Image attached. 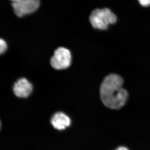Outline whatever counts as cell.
Listing matches in <instances>:
<instances>
[{
    "instance_id": "1",
    "label": "cell",
    "mask_w": 150,
    "mask_h": 150,
    "mask_svg": "<svg viewBox=\"0 0 150 150\" xmlns=\"http://www.w3.org/2000/svg\"><path fill=\"white\" fill-rule=\"evenodd\" d=\"M123 78L116 74H109L103 79L100 87V95L105 106L118 110L126 105L129 94L123 88Z\"/></svg>"
},
{
    "instance_id": "2",
    "label": "cell",
    "mask_w": 150,
    "mask_h": 150,
    "mask_svg": "<svg viewBox=\"0 0 150 150\" xmlns=\"http://www.w3.org/2000/svg\"><path fill=\"white\" fill-rule=\"evenodd\" d=\"M89 21L95 29L106 30L109 25L117 22V18L109 8H97L92 12Z\"/></svg>"
},
{
    "instance_id": "3",
    "label": "cell",
    "mask_w": 150,
    "mask_h": 150,
    "mask_svg": "<svg viewBox=\"0 0 150 150\" xmlns=\"http://www.w3.org/2000/svg\"><path fill=\"white\" fill-rule=\"evenodd\" d=\"M71 61V54L69 50L64 47H59L54 51L50 63L55 69L63 70L70 67Z\"/></svg>"
},
{
    "instance_id": "4",
    "label": "cell",
    "mask_w": 150,
    "mask_h": 150,
    "mask_svg": "<svg viewBox=\"0 0 150 150\" xmlns=\"http://www.w3.org/2000/svg\"><path fill=\"white\" fill-rule=\"evenodd\" d=\"M40 5V0H21L12 3L14 11L19 17L33 13L37 10Z\"/></svg>"
},
{
    "instance_id": "5",
    "label": "cell",
    "mask_w": 150,
    "mask_h": 150,
    "mask_svg": "<svg viewBox=\"0 0 150 150\" xmlns=\"http://www.w3.org/2000/svg\"><path fill=\"white\" fill-rule=\"evenodd\" d=\"M13 90L16 96L24 98L28 97L32 92L33 86L27 79L22 78L15 83Z\"/></svg>"
},
{
    "instance_id": "6",
    "label": "cell",
    "mask_w": 150,
    "mask_h": 150,
    "mask_svg": "<svg viewBox=\"0 0 150 150\" xmlns=\"http://www.w3.org/2000/svg\"><path fill=\"white\" fill-rule=\"evenodd\" d=\"M51 122L55 129L59 130H63L70 126L71 120L69 116L65 113L58 112L52 116Z\"/></svg>"
},
{
    "instance_id": "7",
    "label": "cell",
    "mask_w": 150,
    "mask_h": 150,
    "mask_svg": "<svg viewBox=\"0 0 150 150\" xmlns=\"http://www.w3.org/2000/svg\"><path fill=\"white\" fill-rule=\"evenodd\" d=\"M7 45L4 40L1 39L0 40V53L1 54H4L6 51Z\"/></svg>"
},
{
    "instance_id": "8",
    "label": "cell",
    "mask_w": 150,
    "mask_h": 150,
    "mask_svg": "<svg viewBox=\"0 0 150 150\" xmlns=\"http://www.w3.org/2000/svg\"><path fill=\"white\" fill-rule=\"evenodd\" d=\"M141 6L144 7L150 6V0H138Z\"/></svg>"
},
{
    "instance_id": "9",
    "label": "cell",
    "mask_w": 150,
    "mask_h": 150,
    "mask_svg": "<svg viewBox=\"0 0 150 150\" xmlns=\"http://www.w3.org/2000/svg\"><path fill=\"white\" fill-rule=\"evenodd\" d=\"M115 150H129V149L126 147L123 146H119L118 147L116 148Z\"/></svg>"
},
{
    "instance_id": "10",
    "label": "cell",
    "mask_w": 150,
    "mask_h": 150,
    "mask_svg": "<svg viewBox=\"0 0 150 150\" xmlns=\"http://www.w3.org/2000/svg\"><path fill=\"white\" fill-rule=\"evenodd\" d=\"M13 2H16L19 1H21V0H11Z\"/></svg>"
}]
</instances>
